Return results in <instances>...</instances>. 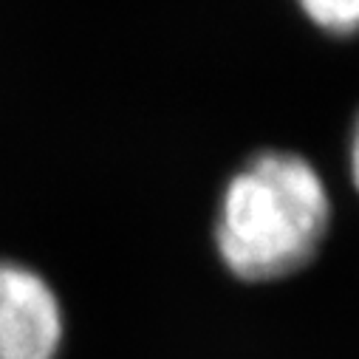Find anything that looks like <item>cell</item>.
Here are the masks:
<instances>
[{
	"mask_svg": "<svg viewBox=\"0 0 359 359\" xmlns=\"http://www.w3.org/2000/svg\"><path fill=\"white\" fill-rule=\"evenodd\" d=\"M331 196L320 170L292 150H260L224 184L215 252L243 283L283 280L314 260L331 229Z\"/></svg>",
	"mask_w": 359,
	"mask_h": 359,
	"instance_id": "cell-1",
	"label": "cell"
},
{
	"mask_svg": "<svg viewBox=\"0 0 359 359\" xmlns=\"http://www.w3.org/2000/svg\"><path fill=\"white\" fill-rule=\"evenodd\" d=\"M65 314L51 283L18 260H0V359H57Z\"/></svg>",
	"mask_w": 359,
	"mask_h": 359,
	"instance_id": "cell-2",
	"label": "cell"
},
{
	"mask_svg": "<svg viewBox=\"0 0 359 359\" xmlns=\"http://www.w3.org/2000/svg\"><path fill=\"white\" fill-rule=\"evenodd\" d=\"M303 18L325 34H359V0H294Z\"/></svg>",
	"mask_w": 359,
	"mask_h": 359,
	"instance_id": "cell-3",
	"label": "cell"
},
{
	"mask_svg": "<svg viewBox=\"0 0 359 359\" xmlns=\"http://www.w3.org/2000/svg\"><path fill=\"white\" fill-rule=\"evenodd\" d=\"M348 172H351V184L359 193V116L353 122L351 139H348Z\"/></svg>",
	"mask_w": 359,
	"mask_h": 359,
	"instance_id": "cell-4",
	"label": "cell"
}]
</instances>
